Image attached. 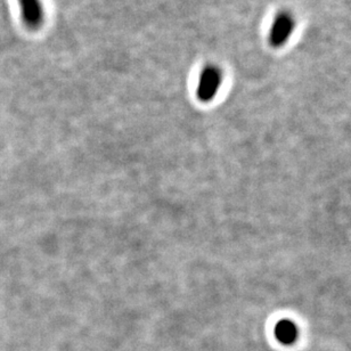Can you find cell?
<instances>
[{"label": "cell", "mask_w": 351, "mask_h": 351, "mask_svg": "<svg viewBox=\"0 0 351 351\" xmlns=\"http://www.w3.org/2000/svg\"><path fill=\"white\" fill-rule=\"evenodd\" d=\"M223 82V71L215 64L206 65L199 73L196 88V97L199 101L208 103L213 101Z\"/></svg>", "instance_id": "cell-1"}, {"label": "cell", "mask_w": 351, "mask_h": 351, "mask_svg": "<svg viewBox=\"0 0 351 351\" xmlns=\"http://www.w3.org/2000/svg\"><path fill=\"white\" fill-rule=\"evenodd\" d=\"M21 19L29 30H39L45 21L44 6L41 0H19Z\"/></svg>", "instance_id": "cell-2"}, {"label": "cell", "mask_w": 351, "mask_h": 351, "mask_svg": "<svg viewBox=\"0 0 351 351\" xmlns=\"http://www.w3.org/2000/svg\"><path fill=\"white\" fill-rule=\"evenodd\" d=\"M294 30L293 17L290 14L282 13L277 15L270 27L269 41L274 47L285 44Z\"/></svg>", "instance_id": "cell-3"}, {"label": "cell", "mask_w": 351, "mask_h": 351, "mask_svg": "<svg viewBox=\"0 0 351 351\" xmlns=\"http://www.w3.org/2000/svg\"><path fill=\"white\" fill-rule=\"evenodd\" d=\"M275 335L277 340L284 345H291L295 342L298 338V328L293 322L283 319L278 322L275 328Z\"/></svg>", "instance_id": "cell-4"}]
</instances>
